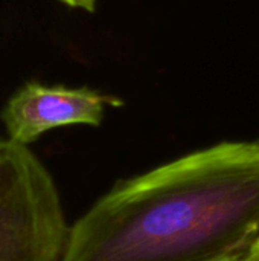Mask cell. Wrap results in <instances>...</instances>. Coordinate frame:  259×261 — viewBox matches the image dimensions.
Returning a JSON list of instances; mask_svg holds the SVG:
<instances>
[{"mask_svg":"<svg viewBox=\"0 0 259 261\" xmlns=\"http://www.w3.org/2000/svg\"><path fill=\"white\" fill-rule=\"evenodd\" d=\"M61 2L70 8L82 9L87 12H95V9H96V0H61Z\"/></svg>","mask_w":259,"mask_h":261,"instance_id":"cell-4","label":"cell"},{"mask_svg":"<svg viewBox=\"0 0 259 261\" xmlns=\"http://www.w3.org/2000/svg\"><path fill=\"white\" fill-rule=\"evenodd\" d=\"M246 261H259V240L255 243L253 249L250 251V254H249V257H247Z\"/></svg>","mask_w":259,"mask_h":261,"instance_id":"cell-5","label":"cell"},{"mask_svg":"<svg viewBox=\"0 0 259 261\" xmlns=\"http://www.w3.org/2000/svg\"><path fill=\"white\" fill-rule=\"evenodd\" d=\"M70 228L43 162L0 139V261H61Z\"/></svg>","mask_w":259,"mask_h":261,"instance_id":"cell-2","label":"cell"},{"mask_svg":"<svg viewBox=\"0 0 259 261\" xmlns=\"http://www.w3.org/2000/svg\"><path fill=\"white\" fill-rule=\"evenodd\" d=\"M259 240V141L223 142L118 184L61 261H246Z\"/></svg>","mask_w":259,"mask_h":261,"instance_id":"cell-1","label":"cell"},{"mask_svg":"<svg viewBox=\"0 0 259 261\" xmlns=\"http://www.w3.org/2000/svg\"><path fill=\"white\" fill-rule=\"evenodd\" d=\"M122 99L90 87L46 86L29 81L20 87L2 110L8 138L27 145L43 133L66 125H99L105 107H121Z\"/></svg>","mask_w":259,"mask_h":261,"instance_id":"cell-3","label":"cell"}]
</instances>
